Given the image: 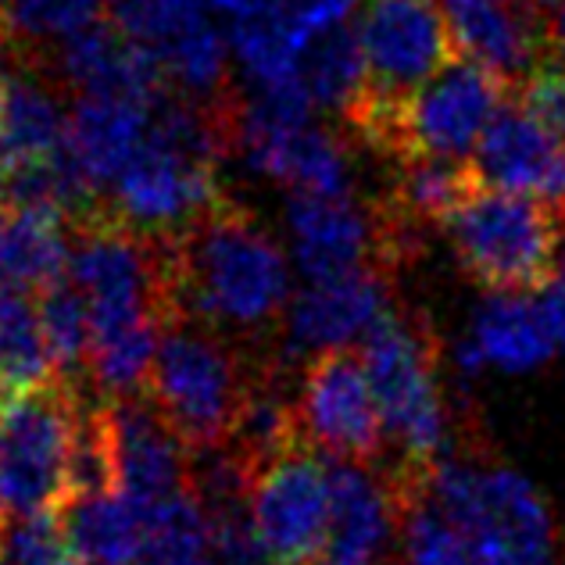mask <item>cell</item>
Listing matches in <instances>:
<instances>
[{"label":"cell","mask_w":565,"mask_h":565,"mask_svg":"<svg viewBox=\"0 0 565 565\" xmlns=\"http://www.w3.org/2000/svg\"><path fill=\"white\" fill-rule=\"evenodd\" d=\"M512 4L526 14V19L541 29V33L547 36V19L555 14V8H558V0H512Z\"/></svg>","instance_id":"cell-36"},{"label":"cell","mask_w":565,"mask_h":565,"mask_svg":"<svg viewBox=\"0 0 565 565\" xmlns=\"http://www.w3.org/2000/svg\"><path fill=\"white\" fill-rule=\"evenodd\" d=\"M204 4L212 0H108V22L129 40L161 51L183 29L207 19Z\"/></svg>","instance_id":"cell-31"},{"label":"cell","mask_w":565,"mask_h":565,"mask_svg":"<svg viewBox=\"0 0 565 565\" xmlns=\"http://www.w3.org/2000/svg\"><path fill=\"white\" fill-rule=\"evenodd\" d=\"M544 316L552 322V333H555V344L565 351V255L558 265V276L552 279V287L544 290Z\"/></svg>","instance_id":"cell-35"},{"label":"cell","mask_w":565,"mask_h":565,"mask_svg":"<svg viewBox=\"0 0 565 565\" xmlns=\"http://www.w3.org/2000/svg\"><path fill=\"white\" fill-rule=\"evenodd\" d=\"M426 498L480 547L490 565H565L552 504L523 472L498 462L466 426L429 469Z\"/></svg>","instance_id":"cell-2"},{"label":"cell","mask_w":565,"mask_h":565,"mask_svg":"<svg viewBox=\"0 0 565 565\" xmlns=\"http://www.w3.org/2000/svg\"><path fill=\"white\" fill-rule=\"evenodd\" d=\"M515 100L565 140V57L547 54L515 83Z\"/></svg>","instance_id":"cell-33"},{"label":"cell","mask_w":565,"mask_h":565,"mask_svg":"<svg viewBox=\"0 0 565 565\" xmlns=\"http://www.w3.org/2000/svg\"><path fill=\"white\" fill-rule=\"evenodd\" d=\"M455 265L487 294L547 290L565 255L558 207L476 183L444 222Z\"/></svg>","instance_id":"cell-5"},{"label":"cell","mask_w":565,"mask_h":565,"mask_svg":"<svg viewBox=\"0 0 565 565\" xmlns=\"http://www.w3.org/2000/svg\"><path fill=\"white\" fill-rule=\"evenodd\" d=\"M57 519L79 565H137L151 530L147 509L126 494L68 498Z\"/></svg>","instance_id":"cell-20"},{"label":"cell","mask_w":565,"mask_h":565,"mask_svg":"<svg viewBox=\"0 0 565 565\" xmlns=\"http://www.w3.org/2000/svg\"><path fill=\"white\" fill-rule=\"evenodd\" d=\"M57 380L47 337H43L40 305L33 294L0 279V386L25 394Z\"/></svg>","instance_id":"cell-23"},{"label":"cell","mask_w":565,"mask_h":565,"mask_svg":"<svg viewBox=\"0 0 565 565\" xmlns=\"http://www.w3.org/2000/svg\"><path fill=\"white\" fill-rule=\"evenodd\" d=\"M79 386L51 380L0 408V498L8 515H57L68 501V448Z\"/></svg>","instance_id":"cell-7"},{"label":"cell","mask_w":565,"mask_h":565,"mask_svg":"<svg viewBox=\"0 0 565 565\" xmlns=\"http://www.w3.org/2000/svg\"><path fill=\"white\" fill-rule=\"evenodd\" d=\"M273 183L290 193H322V198H351V143L344 132L308 122L290 137Z\"/></svg>","instance_id":"cell-25"},{"label":"cell","mask_w":565,"mask_h":565,"mask_svg":"<svg viewBox=\"0 0 565 565\" xmlns=\"http://www.w3.org/2000/svg\"><path fill=\"white\" fill-rule=\"evenodd\" d=\"M466 340L483 365L509 369V373L537 369L555 351V333L544 305L530 301L526 294H490V301H483L472 316Z\"/></svg>","instance_id":"cell-21"},{"label":"cell","mask_w":565,"mask_h":565,"mask_svg":"<svg viewBox=\"0 0 565 565\" xmlns=\"http://www.w3.org/2000/svg\"><path fill=\"white\" fill-rule=\"evenodd\" d=\"M547 51L555 57H565V0H558L555 14L547 19Z\"/></svg>","instance_id":"cell-38"},{"label":"cell","mask_w":565,"mask_h":565,"mask_svg":"<svg viewBox=\"0 0 565 565\" xmlns=\"http://www.w3.org/2000/svg\"><path fill=\"white\" fill-rule=\"evenodd\" d=\"M440 8L462 54L494 68L512 86L552 54L547 36L512 0H440Z\"/></svg>","instance_id":"cell-18"},{"label":"cell","mask_w":565,"mask_h":565,"mask_svg":"<svg viewBox=\"0 0 565 565\" xmlns=\"http://www.w3.org/2000/svg\"><path fill=\"white\" fill-rule=\"evenodd\" d=\"M444 344L423 311H386L362 340V362L394 440V469L429 472L451 451L448 397L440 386Z\"/></svg>","instance_id":"cell-3"},{"label":"cell","mask_w":565,"mask_h":565,"mask_svg":"<svg viewBox=\"0 0 565 565\" xmlns=\"http://www.w3.org/2000/svg\"><path fill=\"white\" fill-rule=\"evenodd\" d=\"M365 94L348 115V137L386 154L401 108L415 90L462 57L440 0H365L359 19Z\"/></svg>","instance_id":"cell-4"},{"label":"cell","mask_w":565,"mask_h":565,"mask_svg":"<svg viewBox=\"0 0 565 565\" xmlns=\"http://www.w3.org/2000/svg\"><path fill=\"white\" fill-rule=\"evenodd\" d=\"M405 530H401V565H490L434 501L426 480L405 494Z\"/></svg>","instance_id":"cell-28"},{"label":"cell","mask_w":565,"mask_h":565,"mask_svg":"<svg viewBox=\"0 0 565 565\" xmlns=\"http://www.w3.org/2000/svg\"><path fill=\"white\" fill-rule=\"evenodd\" d=\"M68 276V226L62 215L0 207V279L29 294Z\"/></svg>","instance_id":"cell-22"},{"label":"cell","mask_w":565,"mask_h":565,"mask_svg":"<svg viewBox=\"0 0 565 565\" xmlns=\"http://www.w3.org/2000/svg\"><path fill=\"white\" fill-rule=\"evenodd\" d=\"M287 230L294 262L308 282H333L365 269H380L376 201H359L354 193L351 198L290 193Z\"/></svg>","instance_id":"cell-14"},{"label":"cell","mask_w":565,"mask_h":565,"mask_svg":"<svg viewBox=\"0 0 565 565\" xmlns=\"http://www.w3.org/2000/svg\"><path fill=\"white\" fill-rule=\"evenodd\" d=\"M294 397L301 437L311 451L330 455L337 462L380 466L386 429L365 362L354 348L316 354L305 365Z\"/></svg>","instance_id":"cell-9"},{"label":"cell","mask_w":565,"mask_h":565,"mask_svg":"<svg viewBox=\"0 0 565 565\" xmlns=\"http://www.w3.org/2000/svg\"><path fill=\"white\" fill-rule=\"evenodd\" d=\"M175 241V319H193L233 344L265 348L290 308V269L276 236L241 201L204 207Z\"/></svg>","instance_id":"cell-1"},{"label":"cell","mask_w":565,"mask_h":565,"mask_svg":"<svg viewBox=\"0 0 565 565\" xmlns=\"http://www.w3.org/2000/svg\"><path fill=\"white\" fill-rule=\"evenodd\" d=\"M147 126H151V108H143V104L111 97H76L68 111L65 147L94 180V186L108 190L132 161V154L140 151Z\"/></svg>","instance_id":"cell-19"},{"label":"cell","mask_w":565,"mask_h":565,"mask_svg":"<svg viewBox=\"0 0 565 565\" xmlns=\"http://www.w3.org/2000/svg\"><path fill=\"white\" fill-rule=\"evenodd\" d=\"M472 169L480 183L544 201L565 215V140L526 111L515 94L487 126Z\"/></svg>","instance_id":"cell-16"},{"label":"cell","mask_w":565,"mask_h":565,"mask_svg":"<svg viewBox=\"0 0 565 565\" xmlns=\"http://www.w3.org/2000/svg\"><path fill=\"white\" fill-rule=\"evenodd\" d=\"M8 397H11V394L4 391V386H0V408H4V401H8Z\"/></svg>","instance_id":"cell-40"},{"label":"cell","mask_w":565,"mask_h":565,"mask_svg":"<svg viewBox=\"0 0 565 565\" xmlns=\"http://www.w3.org/2000/svg\"><path fill=\"white\" fill-rule=\"evenodd\" d=\"M161 68H166L169 83L180 94L212 100L233 90L230 83V43L222 40L218 29L201 19L190 29H183L180 36H172L166 47L154 51Z\"/></svg>","instance_id":"cell-27"},{"label":"cell","mask_w":565,"mask_h":565,"mask_svg":"<svg viewBox=\"0 0 565 565\" xmlns=\"http://www.w3.org/2000/svg\"><path fill=\"white\" fill-rule=\"evenodd\" d=\"M0 565H79L57 515H8L0 526Z\"/></svg>","instance_id":"cell-32"},{"label":"cell","mask_w":565,"mask_h":565,"mask_svg":"<svg viewBox=\"0 0 565 565\" xmlns=\"http://www.w3.org/2000/svg\"><path fill=\"white\" fill-rule=\"evenodd\" d=\"M301 79L316 108L333 111L340 115V122H348L369 83L359 29L337 25L319 40H311L301 54Z\"/></svg>","instance_id":"cell-24"},{"label":"cell","mask_w":565,"mask_h":565,"mask_svg":"<svg viewBox=\"0 0 565 565\" xmlns=\"http://www.w3.org/2000/svg\"><path fill=\"white\" fill-rule=\"evenodd\" d=\"M8 523V509H4V498H0V526Z\"/></svg>","instance_id":"cell-39"},{"label":"cell","mask_w":565,"mask_h":565,"mask_svg":"<svg viewBox=\"0 0 565 565\" xmlns=\"http://www.w3.org/2000/svg\"><path fill=\"white\" fill-rule=\"evenodd\" d=\"M250 519L276 565H316L330 533V472L308 444L255 476Z\"/></svg>","instance_id":"cell-10"},{"label":"cell","mask_w":565,"mask_h":565,"mask_svg":"<svg viewBox=\"0 0 565 565\" xmlns=\"http://www.w3.org/2000/svg\"><path fill=\"white\" fill-rule=\"evenodd\" d=\"M36 305H40L43 337H47L57 380L76 383V376H83L86 362H90V340H94L90 305H86V297L68 276L57 279L54 287L40 290Z\"/></svg>","instance_id":"cell-29"},{"label":"cell","mask_w":565,"mask_h":565,"mask_svg":"<svg viewBox=\"0 0 565 565\" xmlns=\"http://www.w3.org/2000/svg\"><path fill=\"white\" fill-rule=\"evenodd\" d=\"M515 86L472 57H458L440 76L415 90L397 115L383 161L448 158L472 161L487 126L512 100Z\"/></svg>","instance_id":"cell-8"},{"label":"cell","mask_w":565,"mask_h":565,"mask_svg":"<svg viewBox=\"0 0 565 565\" xmlns=\"http://www.w3.org/2000/svg\"><path fill=\"white\" fill-rule=\"evenodd\" d=\"M118 490L140 509L190 494V448L169 426L151 394L108 401Z\"/></svg>","instance_id":"cell-15"},{"label":"cell","mask_w":565,"mask_h":565,"mask_svg":"<svg viewBox=\"0 0 565 565\" xmlns=\"http://www.w3.org/2000/svg\"><path fill=\"white\" fill-rule=\"evenodd\" d=\"M391 301L394 279L380 269H365L333 282H308L301 294L290 297L273 359L287 369L305 359L311 362L322 351L362 344L386 311H394Z\"/></svg>","instance_id":"cell-12"},{"label":"cell","mask_w":565,"mask_h":565,"mask_svg":"<svg viewBox=\"0 0 565 565\" xmlns=\"http://www.w3.org/2000/svg\"><path fill=\"white\" fill-rule=\"evenodd\" d=\"M273 4H279V0H212V8L233 14V22L247 19V14H258V11L273 8Z\"/></svg>","instance_id":"cell-37"},{"label":"cell","mask_w":565,"mask_h":565,"mask_svg":"<svg viewBox=\"0 0 565 565\" xmlns=\"http://www.w3.org/2000/svg\"><path fill=\"white\" fill-rule=\"evenodd\" d=\"M51 76L68 90H76V97L132 100L143 104V108H154L172 90L158 54L129 40L126 33H118L104 19L57 43Z\"/></svg>","instance_id":"cell-17"},{"label":"cell","mask_w":565,"mask_h":565,"mask_svg":"<svg viewBox=\"0 0 565 565\" xmlns=\"http://www.w3.org/2000/svg\"><path fill=\"white\" fill-rule=\"evenodd\" d=\"M282 14L301 43L308 47L311 40L330 33L337 25H348V14L359 8V0H279Z\"/></svg>","instance_id":"cell-34"},{"label":"cell","mask_w":565,"mask_h":565,"mask_svg":"<svg viewBox=\"0 0 565 565\" xmlns=\"http://www.w3.org/2000/svg\"><path fill=\"white\" fill-rule=\"evenodd\" d=\"M118 466H115V440L108 423V401H83L76 412L68 448V498H97L115 494Z\"/></svg>","instance_id":"cell-30"},{"label":"cell","mask_w":565,"mask_h":565,"mask_svg":"<svg viewBox=\"0 0 565 565\" xmlns=\"http://www.w3.org/2000/svg\"><path fill=\"white\" fill-rule=\"evenodd\" d=\"M230 51L258 90L301 76L305 43L290 29L279 4L247 14V19H236L230 29Z\"/></svg>","instance_id":"cell-26"},{"label":"cell","mask_w":565,"mask_h":565,"mask_svg":"<svg viewBox=\"0 0 565 565\" xmlns=\"http://www.w3.org/2000/svg\"><path fill=\"white\" fill-rule=\"evenodd\" d=\"M255 359L193 319H172L161 337L147 394L190 451L226 444L250 391Z\"/></svg>","instance_id":"cell-6"},{"label":"cell","mask_w":565,"mask_h":565,"mask_svg":"<svg viewBox=\"0 0 565 565\" xmlns=\"http://www.w3.org/2000/svg\"><path fill=\"white\" fill-rule=\"evenodd\" d=\"M215 172V166L172 151L147 132L140 151L115 180L108 204L132 230L180 233L222 198Z\"/></svg>","instance_id":"cell-13"},{"label":"cell","mask_w":565,"mask_h":565,"mask_svg":"<svg viewBox=\"0 0 565 565\" xmlns=\"http://www.w3.org/2000/svg\"><path fill=\"white\" fill-rule=\"evenodd\" d=\"M330 533L316 565H401L394 547L405 530V490L386 466L326 462Z\"/></svg>","instance_id":"cell-11"}]
</instances>
